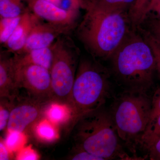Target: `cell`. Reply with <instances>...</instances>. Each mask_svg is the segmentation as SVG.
I'll return each instance as SVG.
<instances>
[{"label": "cell", "mask_w": 160, "mask_h": 160, "mask_svg": "<svg viewBox=\"0 0 160 160\" xmlns=\"http://www.w3.org/2000/svg\"><path fill=\"white\" fill-rule=\"evenodd\" d=\"M132 28L109 58L111 75L124 89L148 92L156 69L150 46Z\"/></svg>", "instance_id": "6da1fadb"}, {"label": "cell", "mask_w": 160, "mask_h": 160, "mask_svg": "<svg viewBox=\"0 0 160 160\" xmlns=\"http://www.w3.org/2000/svg\"><path fill=\"white\" fill-rule=\"evenodd\" d=\"M85 10L77 37L93 58L109 59L131 29L128 14L106 12L88 3Z\"/></svg>", "instance_id": "7a4b0ae2"}, {"label": "cell", "mask_w": 160, "mask_h": 160, "mask_svg": "<svg viewBox=\"0 0 160 160\" xmlns=\"http://www.w3.org/2000/svg\"><path fill=\"white\" fill-rule=\"evenodd\" d=\"M71 131L76 148L102 160H136L124 150L109 109L104 106L82 116Z\"/></svg>", "instance_id": "3957f363"}, {"label": "cell", "mask_w": 160, "mask_h": 160, "mask_svg": "<svg viewBox=\"0 0 160 160\" xmlns=\"http://www.w3.org/2000/svg\"><path fill=\"white\" fill-rule=\"evenodd\" d=\"M111 76L109 70L97 60L80 59L69 102L70 130L79 118L105 106L112 96Z\"/></svg>", "instance_id": "277c9868"}, {"label": "cell", "mask_w": 160, "mask_h": 160, "mask_svg": "<svg viewBox=\"0 0 160 160\" xmlns=\"http://www.w3.org/2000/svg\"><path fill=\"white\" fill-rule=\"evenodd\" d=\"M152 101L147 92L124 89L114 97L109 112L119 137L133 155L149 126Z\"/></svg>", "instance_id": "5b68a950"}, {"label": "cell", "mask_w": 160, "mask_h": 160, "mask_svg": "<svg viewBox=\"0 0 160 160\" xmlns=\"http://www.w3.org/2000/svg\"><path fill=\"white\" fill-rule=\"evenodd\" d=\"M51 47L53 54L50 72L51 102L69 106L80 60V49L70 35L67 34L58 38Z\"/></svg>", "instance_id": "8992f818"}, {"label": "cell", "mask_w": 160, "mask_h": 160, "mask_svg": "<svg viewBox=\"0 0 160 160\" xmlns=\"http://www.w3.org/2000/svg\"><path fill=\"white\" fill-rule=\"evenodd\" d=\"M14 62L17 86L18 90L20 89H25L29 97L52 102L50 71L38 65H18L15 60Z\"/></svg>", "instance_id": "52a82bcc"}, {"label": "cell", "mask_w": 160, "mask_h": 160, "mask_svg": "<svg viewBox=\"0 0 160 160\" xmlns=\"http://www.w3.org/2000/svg\"><path fill=\"white\" fill-rule=\"evenodd\" d=\"M14 102L8 126L7 132L23 133L29 126L38 122L44 114L47 106L52 102L31 97L16 99Z\"/></svg>", "instance_id": "ba28073f"}, {"label": "cell", "mask_w": 160, "mask_h": 160, "mask_svg": "<svg viewBox=\"0 0 160 160\" xmlns=\"http://www.w3.org/2000/svg\"><path fill=\"white\" fill-rule=\"evenodd\" d=\"M78 25L44 22L39 18L32 27L24 48L16 53L19 54L33 49L49 47L60 36L71 34Z\"/></svg>", "instance_id": "9c48e42d"}, {"label": "cell", "mask_w": 160, "mask_h": 160, "mask_svg": "<svg viewBox=\"0 0 160 160\" xmlns=\"http://www.w3.org/2000/svg\"><path fill=\"white\" fill-rule=\"evenodd\" d=\"M30 11L49 22L60 25L77 24L80 10L68 11L44 0H23Z\"/></svg>", "instance_id": "30bf717a"}, {"label": "cell", "mask_w": 160, "mask_h": 160, "mask_svg": "<svg viewBox=\"0 0 160 160\" xmlns=\"http://www.w3.org/2000/svg\"><path fill=\"white\" fill-rule=\"evenodd\" d=\"M8 50L0 53V98L14 102L19 97L16 69L13 56Z\"/></svg>", "instance_id": "8fae6325"}, {"label": "cell", "mask_w": 160, "mask_h": 160, "mask_svg": "<svg viewBox=\"0 0 160 160\" xmlns=\"http://www.w3.org/2000/svg\"><path fill=\"white\" fill-rule=\"evenodd\" d=\"M39 18L30 10L23 14L18 25L8 40L3 44L7 50L12 54L17 53L26 45L32 27Z\"/></svg>", "instance_id": "7c38bea8"}, {"label": "cell", "mask_w": 160, "mask_h": 160, "mask_svg": "<svg viewBox=\"0 0 160 160\" xmlns=\"http://www.w3.org/2000/svg\"><path fill=\"white\" fill-rule=\"evenodd\" d=\"M13 54L16 63L18 65L34 64L42 66L50 72L53 60L51 46Z\"/></svg>", "instance_id": "4fadbf2b"}, {"label": "cell", "mask_w": 160, "mask_h": 160, "mask_svg": "<svg viewBox=\"0 0 160 160\" xmlns=\"http://www.w3.org/2000/svg\"><path fill=\"white\" fill-rule=\"evenodd\" d=\"M45 118L55 126L70 125L72 111L67 105L56 102H51L48 105L44 112Z\"/></svg>", "instance_id": "5bb4252c"}, {"label": "cell", "mask_w": 160, "mask_h": 160, "mask_svg": "<svg viewBox=\"0 0 160 160\" xmlns=\"http://www.w3.org/2000/svg\"><path fill=\"white\" fill-rule=\"evenodd\" d=\"M135 0H88L90 6L108 12H125L130 9Z\"/></svg>", "instance_id": "9a60e30c"}, {"label": "cell", "mask_w": 160, "mask_h": 160, "mask_svg": "<svg viewBox=\"0 0 160 160\" xmlns=\"http://www.w3.org/2000/svg\"><path fill=\"white\" fill-rule=\"evenodd\" d=\"M23 0H0V18L17 17L29 9Z\"/></svg>", "instance_id": "2e32d148"}, {"label": "cell", "mask_w": 160, "mask_h": 160, "mask_svg": "<svg viewBox=\"0 0 160 160\" xmlns=\"http://www.w3.org/2000/svg\"><path fill=\"white\" fill-rule=\"evenodd\" d=\"M34 132L39 139L47 142H53L58 138L55 125L45 117L38 121L35 126Z\"/></svg>", "instance_id": "e0dca14e"}, {"label": "cell", "mask_w": 160, "mask_h": 160, "mask_svg": "<svg viewBox=\"0 0 160 160\" xmlns=\"http://www.w3.org/2000/svg\"><path fill=\"white\" fill-rule=\"evenodd\" d=\"M152 0H135L128 12V16L132 29H137L143 22L147 7Z\"/></svg>", "instance_id": "ac0fdd59"}, {"label": "cell", "mask_w": 160, "mask_h": 160, "mask_svg": "<svg viewBox=\"0 0 160 160\" xmlns=\"http://www.w3.org/2000/svg\"><path fill=\"white\" fill-rule=\"evenodd\" d=\"M22 15L13 18H0V42L3 45L11 36L18 25Z\"/></svg>", "instance_id": "d6986e66"}, {"label": "cell", "mask_w": 160, "mask_h": 160, "mask_svg": "<svg viewBox=\"0 0 160 160\" xmlns=\"http://www.w3.org/2000/svg\"><path fill=\"white\" fill-rule=\"evenodd\" d=\"M140 34L150 46L154 56L155 61L156 69L158 70L160 77V40L155 37L150 32L141 26L137 27Z\"/></svg>", "instance_id": "ffe728a7"}, {"label": "cell", "mask_w": 160, "mask_h": 160, "mask_svg": "<svg viewBox=\"0 0 160 160\" xmlns=\"http://www.w3.org/2000/svg\"><path fill=\"white\" fill-rule=\"evenodd\" d=\"M68 11L85 9L88 0H44Z\"/></svg>", "instance_id": "44dd1931"}, {"label": "cell", "mask_w": 160, "mask_h": 160, "mask_svg": "<svg viewBox=\"0 0 160 160\" xmlns=\"http://www.w3.org/2000/svg\"><path fill=\"white\" fill-rule=\"evenodd\" d=\"M0 102V131L7 130L8 122L14 102L7 98H2Z\"/></svg>", "instance_id": "7402d4cb"}, {"label": "cell", "mask_w": 160, "mask_h": 160, "mask_svg": "<svg viewBox=\"0 0 160 160\" xmlns=\"http://www.w3.org/2000/svg\"><path fill=\"white\" fill-rule=\"evenodd\" d=\"M25 141L23 133L16 132H8L5 142L6 147L9 151H13L18 149Z\"/></svg>", "instance_id": "603a6c76"}, {"label": "cell", "mask_w": 160, "mask_h": 160, "mask_svg": "<svg viewBox=\"0 0 160 160\" xmlns=\"http://www.w3.org/2000/svg\"><path fill=\"white\" fill-rule=\"evenodd\" d=\"M142 147L148 152L150 159L160 160V136L144 143Z\"/></svg>", "instance_id": "cb8c5ba5"}, {"label": "cell", "mask_w": 160, "mask_h": 160, "mask_svg": "<svg viewBox=\"0 0 160 160\" xmlns=\"http://www.w3.org/2000/svg\"><path fill=\"white\" fill-rule=\"evenodd\" d=\"M160 136V114L147 127L143 136L141 146L144 143Z\"/></svg>", "instance_id": "d4e9b609"}, {"label": "cell", "mask_w": 160, "mask_h": 160, "mask_svg": "<svg viewBox=\"0 0 160 160\" xmlns=\"http://www.w3.org/2000/svg\"><path fill=\"white\" fill-rule=\"evenodd\" d=\"M143 22H146L147 31L150 32L155 37L160 40V19L149 16L144 19Z\"/></svg>", "instance_id": "484cf974"}, {"label": "cell", "mask_w": 160, "mask_h": 160, "mask_svg": "<svg viewBox=\"0 0 160 160\" xmlns=\"http://www.w3.org/2000/svg\"><path fill=\"white\" fill-rule=\"evenodd\" d=\"M38 158V154L30 146L21 149L17 157V159L20 160H36Z\"/></svg>", "instance_id": "4316f807"}, {"label": "cell", "mask_w": 160, "mask_h": 160, "mask_svg": "<svg viewBox=\"0 0 160 160\" xmlns=\"http://www.w3.org/2000/svg\"><path fill=\"white\" fill-rule=\"evenodd\" d=\"M70 158L73 160H102L100 158L86 150L78 148H76L75 152L72 155Z\"/></svg>", "instance_id": "83f0119b"}, {"label": "cell", "mask_w": 160, "mask_h": 160, "mask_svg": "<svg viewBox=\"0 0 160 160\" xmlns=\"http://www.w3.org/2000/svg\"><path fill=\"white\" fill-rule=\"evenodd\" d=\"M149 14L150 15V16L160 19V0L151 1L145 12L143 21L146 16Z\"/></svg>", "instance_id": "f1b7e54d"}, {"label": "cell", "mask_w": 160, "mask_h": 160, "mask_svg": "<svg viewBox=\"0 0 160 160\" xmlns=\"http://www.w3.org/2000/svg\"><path fill=\"white\" fill-rule=\"evenodd\" d=\"M160 114V89L157 91L156 94L155 95L154 97L152 99V109L151 117H150L149 126Z\"/></svg>", "instance_id": "f546056e"}, {"label": "cell", "mask_w": 160, "mask_h": 160, "mask_svg": "<svg viewBox=\"0 0 160 160\" xmlns=\"http://www.w3.org/2000/svg\"><path fill=\"white\" fill-rule=\"evenodd\" d=\"M9 150L6 147L4 141L1 140L0 142V160H9Z\"/></svg>", "instance_id": "4dcf8cb0"}]
</instances>
